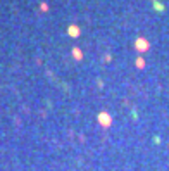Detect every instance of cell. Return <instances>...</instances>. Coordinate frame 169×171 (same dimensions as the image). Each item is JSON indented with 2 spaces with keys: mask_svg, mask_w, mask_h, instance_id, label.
I'll return each mask as SVG.
<instances>
[{
  "mask_svg": "<svg viewBox=\"0 0 169 171\" xmlns=\"http://www.w3.org/2000/svg\"><path fill=\"white\" fill-rule=\"evenodd\" d=\"M67 33H69L71 36H78L79 35V30H78V26H71L69 30H67Z\"/></svg>",
  "mask_w": 169,
  "mask_h": 171,
  "instance_id": "cell-1",
  "label": "cell"
},
{
  "mask_svg": "<svg viewBox=\"0 0 169 171\" xmlns=\"http://www.w3.org/2000/svg\"><path fill=\"white\" fill-rule=\"evenodd\" d=\"M73 54H74V57H76V59H81V52H79L78 48H74V50H73Z\"/></svg>",
  "mask_w": 169,
  "mask_h": 171,
  "instance_id": "cell-2",
  "label": "cell"
}]
</instances>
